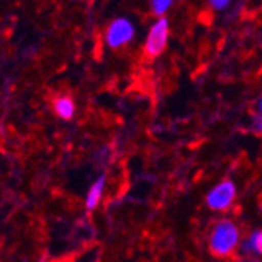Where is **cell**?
I'll return each mask as SVG.
<instances>
[{"label": "cell", "mask_w": 262, "mask_h": 262, "mask_svg": "<svg viewBox=\"0 0 262 262\" xmlns=\"http://www.w3.org/2000/svg\"><path fill=\"white\" fill-rule=\"evenodd\" d=\"M256 114H259V116H262V95L257 98V100H256Z\"/></svg>", "instance_id": "obj_11"}, {"label": "cell", "mask_w": 262, "mask_h": 262, "mask_svg": "<svg viewBox=\"0 0 262 262\" xmlns=\"http://www.w3.org/2000/svg\"><path fill=\"white\" fill-rule=\"evenodd\" d=\"M242 244L241 228L231 219H220L211 228L208 237L209 251L220 259L233 256Z\"/></svg>", "instance_id": "obj_1"}, {"label": "cell", "mask_w": 262, "mask_h": 262, "mask_svg": "<svg viewBox=\"0 0 262 262\" xmlns=\"http://www.w3.org/2000/svg\"><path fill=\"white\" fill-rule=\"evenodd\" d=\"M233 262H247V260H244V259H239V260H233Z\"/></svg>", "instance_id": "obj_12"}, {"label": "cell", "mask_w": 262, "mask_h": 262, "mask_svg": "<svg viewBox=\"0 0 262 262\" xmlns=\"http://www.w3.org/2000/svg\"><path fill=\"white\" fill-rule=\"evenodd\" d=\"M55 113L61 119L69 120L75 114V105H74V102L71 100L69 97H61V98H58V100L55 102Z\"/></svg>", "instance_id": "obj_7"}, {"label": "cell", "mask_w": 262, "mask_h": 262, "mask_svg": "<svg viewBox=\"0 0 262 262\" xmlns=\"http://www.w3.org/2000/svg\"><path fill=\"white\" fill-rule=\"evenodd\" d=\"M170 38V22L167 17H158L147 33L144 42V52L150 58H158L167 49Z\"/></svg>", "instance_id": "obj_2"}, {"label": "cell", "mask_w": 262, "mask_h": 262, "mask_svg": "<svg viewBox=\"0 0 262 262\" xmlns=\"http://www.w3.org/2000/svg\"><path fill=\"white\" fill-rule=\"evenodd\" d=\"M237 187L231 180L217 183L206 195V206L215 212H226L236 202Z\"/></svg>", "instance_id": "obj_3"}, {"label": "cell", "mask_w": 262, "mask_h": 262, "mask_svg": "<svg viewBox=\"0 0 262 262\" xmlns=\"http://www.w3.org/2000/svg\"><path fill=\"white\" fill-rule=\"evenodd\" d=\"M233 0H208V5L214 11H226L231 7Z\"/></svg>", "instance_id": "obj_9"}, {"label": "cell", "mask_w": 262, "mask_h": 262, "mask_svg": "<svg viewBox=\"0 0 262 262\" xmlns=\"http://www.w3.org/2000/svg\"><path fill=\"white\" fill-rule=\"evenodd\" d=\"M136 36V27L135 22L128 17H116L106 28L105 41L110 49H122L128 46Z\"/></svg>", "instance_id": "obj_4"}, {"label": "cell", "mask_w": 262, "mask_h": 262, "mask_svg": "<svg viewBox=\"0 0 262 262\" xmlns=\"http://www.w3.org/2000/svg\"><path fill=\"white\" fill-rule=\"evenodd\" d=\"M175 0H148L150 11L158 17H166V14L172 10Z\"/></svg>", "instance_id": "obj_8"}, {"label": "cell", "mask_w": 262, "mask_h": 262, "mask_svg": "<svg viewBox=\"0 0 262 262\" xmlns=\"http://www.w3.org/2000/svg\"><path fill=\"white\" fill-rule=\"evenodd\" d=\"M260 205H262V196H260Z\"/></svg>", "instance_id": "obj_13"}, {"label": "cell", "mask_w": 262, "mask_h": 262, "mask_svg": "<svg viewBox=\"0 0 262 262\" xmlns=\"http://www.w3.org/2000/svg\"><path fill=\"white\" fill-rule=\"evenodd\" d=\"M105 183H106V178L100 177L89 189L88 196H86V208L89 211H94L98 206V203H100L102 196H103V190H105Z\"/></svg>", "instance_id": "obj_5"}, {"label": "cell", "mask_w": 262, "mask_h": 262, "mask_svg": "<svg viewBox=\"0 0 262 262\" xmlns=\"http://www.w3.org/2000/svg\"><path fill=\"white\" fill-rule=\"evenodd\" d=\"M250 129L251 133L256 135V136H262V116L259 114H253L251 117V122H250Z\"/></svg>", "instance_id": "obj_10"}, {"label": "cell", "mask_w": 262, "mask_h": 262, "mask_svg": "<svg viewBox=\"0 0 262 262\" xmlns=\"http://www.w3.org/2000/svg\"><path fill=\"white\" fill-rule=\"evenodd\" d=\"M242 250L247 254L262 256V229H256L247 237V241L242 244Z\"/></svg>", "instance_id": "obj_6"}]
</instances>
